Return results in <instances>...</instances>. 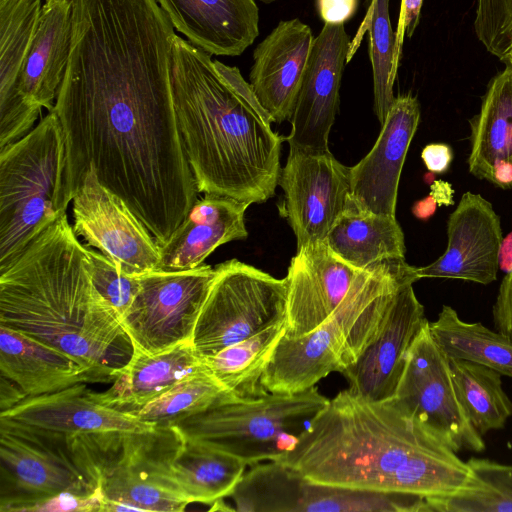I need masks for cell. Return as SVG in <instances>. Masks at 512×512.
Returning <instances> with one entry per match:
<instances>
[{
    "mask_svg": "<svg viewBox=\"0 0 512 512\" xmlns=\"http://www.w3.org/2000/svg\"><path fill=\"white\" fill-rule=\"evenodd\" d=\"M72 41L53 111L68 201L90 167L165 243L197 200L173 103L174 27L157 0H70Z\"/></svg>",
    "mask_w": 512,
    "mask_h": 512,
    "instance_id": "obj_1",
    "label": "cell"
},
{
    "mask_svg": "<svg viewBox=\"0 0 512 512\" xmlns=\"http://www.w3.org/2000/svg\"><path fill=\"white\" fill-rule=\"evenodd\" d=\"M310 482L357 491L444 498L474 488L467 462L391 399L347 389L280 461Z\"/></svg>",
    "mask_w": 512,
    "mask_h": 512,
    "instance_id": "obj_2",
    "label": "cell"
},
{
    "mask_svg": "<svg viewBox=\"0 0 512 512\" xmlns=\"http://www.w3.org/2000/svg\"><path fill=\"white\" fill-rule=\"evenodd\" d=\"M171 88L177 126L198 193L249 205L274 196L282 137L239 69L176 35Z\"/></svg>",
    "mask_w": 512,
    "mask_h": 512,
    "instance_id": "obj_3",
    "label": "cell"
},
{
    "mask_svg": "<svg viewBox=\"0 0 512 512\" xmlns=\"http://www.w3.org/2000/svg\"><path fill=\"white\" fill-rule=\"evenodd\" d=\"M0 324L72 357L91 383L113 382L133 351L66 213L0 269Z\"/></svg>",
    "mask_w": 512,
    "mask_h": 512,
    "instance_id": "obj_4",
    "label": "cell"
},
{
    "mask_svg": "<svg viewBox=\"0 0 512 512\" xmlns=\"http://www.w3.org/2000/svg\"><path fill=\"white\" fill-rule=\"evenodd\" d=\"M405 259L373 264L358 274L334 314L315 330L278 341L261 382L271 393L295 394L354 365L377 339L400 284L418 280Z\"/></svg>",
    "mask_w": 512,
    "mask_h": 512,
    "instance_id": "obj_5",
    "label": "cell"
},
{
    "mask_svg": "<svg viewBox=\"0 0 512 512\" xmlns=\"http://www.w3.org/2000/svg\"><path fill=\"white\" fill-rule=\"evenodd\" d=\"M66 151L53 111L0 149V269L66 213Z\"/></svg>",
    "mask_w": 512,
    "mask_h": 512,
    "instance_id": "obj_6",
    "label": "cell"
},
{
    "mask_svg": "<svg viewBox=\"0 0 512 512\" xmlns=\"http://www.w3.org/2000/svg\"><path fill=\"white\" fill-rule=\"evenodd\" d=\"M181 438L177 426L65 435L73 461L104 498L131 504L142 512H181L189 505L171 468Z\"/></svg>",
    "mask_w": 512,
    "mask_h": 512,
    "instance_id": "obj_7",
    "label": "cell"
},
{
    "mask_svg": "<svg viewBox=\"0 0 512 512\" xmlns=\"http://www.w3.org/2000/svg\"><path fill=\"white\" fill-rule=\"evenodd\" d=\"M329 400L316 386L295 394L268 392L254 400L215 405L174 426L184 436L253 466L280 461L292 451Z\"/></svg>",
    "mask_w": 512,
    "mask_h": 512,
    "instance_id": "obj_8",
    "label": "cell"
},
{
    "mask_svg": "<svg viewBox=\"0 0 512 512\" xmlns=\"http://www.w3.org/2000/svg\"><path fill=\"white\" fill-rule=\"evenodd\" d=\"M215 269L192 335L201 357L284 322L286 315L285 278L277 279L237 259Z\"/></svg>",
    "mask_w": 512,
    "mask_h": 512,
    "instance_id": "obj_9",
    "label": "cell"
},
{
    "mask_svg": "<svg viewBox=\"0 0 512 512\" xmlns=\"http://www.w3.org/2000/svg\"><path fill=\"white\" fill-rule=\"evenodd\" d=\"M96 488L73 461L65 435L0 417L1 512H25L61 492L89 495Z\"/></svg>",
    "mask_w": 512,
    "mask_h": 512,
    "instance_id": "obj_10",
    "label": "cell"
},
{
    "mask_svg": "<svg viewBox=\"0 0 512 512\" xmlns=\"http://www.w3.org/2000/svg\"><path fill=\"white\" fill-rule=\"evenodd\" d=\"M230 497L240 512H427L424 497L316 484L276 461L253 465Z\"/></svg>",
    "mask_w": 512,
    "mask_h": 512,
    "instance_id": "obj_11",
    "label": "cell"
},
{
    "mask_svg": "<svg viewBox=\"0 0 512 512\" xmlns=\"http://www.w3.org/2000/svg\"><path fill=\"white\" fill-rule=\"evenodd\" d=\"M391 400L454 451L485 449L483 436L473 427L460 402L450 358L434 340L429 321L407 352Z\"/></svg>",
    "mask_w": 512,
    "mask_h": 512,
    "instance_id": "obj_12",
    "label": "cell"
},
{
    "mask_svg": "<svg viewBox=\"0 0 512 512\" xmlns=\"http://www.w3.org/2000/svg\"><path fill=\"white\" fill-rule=\"evenodd\" d=\"M215 275V267L204 263L188 270L138 275L139 291L121 317L132 347L155 354L192 340Z\"/></svg>",
    "mask_w": 512,
    "mask_h": 512,
    "instance_id": "obj_13",
    "label": "cell"
},
{
    "mask_svg": "<svg viewBox=\"0 0 512 512\" xmlns=\"http://www.w3.org/2000/svg\"><path fill=\"white\" fill-rule=\"evenodd\" d=\"M278 185L280 209L297 240V249L325 241L350 200L349 167L329 151L289 148Z\"/></svg>",
    "mask_w": 512,
    "mask_h": 512,
    "instance_id": "obj_14",
    "label": "cell"
},
{
    "mask_svg": "<svg viewBox=\"0 0 512 512\" xmlns=\"http://www.w3.org/2000/svg\"><path fill=\"white\" fill-rule=\"evenodd\" d=\"M73 231L122 272L140 275L159 270L155 238L122 198L98 180L92 167L73 198Z\"/></svg>",
    "mask_w": 512,
    "mask_h": 512,
    "instance_id": "obj_15",
    "label": "cell"
},
{
    "mask_svg": "<svg viewBox=\"0 0 512 512\" xmlns=\"http://www.w3.org/2000/svg\"><path fill=\"white\" fill-rule=\"evenodd\" d=\"M350 41L344 24L330 23L313 39L285 138L289 148L329 150Z\"/></svg>",
    "mask_w": 512,
    "mask_h": 512,
    "instance_id": "obj_16",
    "label": "cell"
},
{
    "mask_svg": "<svg viewBox=\"0 0 512 512\" xmlns=\"http://www.w3.org/2000/svg\"><path fill=\"white\" fill-rule=\"evenodd\" d=\"M447 247L434 262L416 267L421 278L488 285L497 279L503 239L500 217L482 195L465 192L447 220Z\"/></svg>",
    "mask_w": 512,
    "mask_h": 512,
    "instance_id": "obj_17",
    "label": "cell"
},
{
    "mask_svg": "<svg viewBox=\"0 0 512 512\" xmlns=\"http://www.w3.org/2000/svg\"><path fill=\"white\" fill-rule=\"evenodd\" d=\"M360 272L340 258L326 240L297 249L285 277V335L302 336L326 322Z\"/></svg>",
    "mask_w": 512,
    "mask_h": 512,
    "instance_id": "obj_18",
    "label": "cell"
},
{
    "mask_svg": "<svg viewBox=\"0 0 512 512\" xmlns=\"http://www.w3.org/2000/svg\"><path fill=\"white\" fill-rule=\"evenodd\" d=\"M419 121L417 98L410 94L396 97L372 149L349 167V202L353 206L396 217L400 176Z\"/></svg>",
    "mask_w": 512,
    "mask_h": 512,
    "instance_id": "obj_19",
    "label": "cell"
},
{
    "mask_svg": "<svg viewBox=\"0 0 512 512\" xmlns=\"http://www.w3.org/2000/svg\"><path fill=\"white\" fill-rule=\"evenodd\" d=\"M413 283L406 280L400 284L379 336L357 362L342 373L349 382L350 393L372 401L393 397L407 352L428 322Z\"/></svg>",
    "mask_w": 512,
    "mask_h": 512,
    "instance_id": "obj_20",
    "label": "cell"
},
{
    "mask_svg": "<svg viewBox=\"0 0 512 512\" xmlns=\"http://www.w3.org/2000/svg\"><path fill=\"white\" fill-rule=\"evenodd\" d=\"M313 39L300 19L283 20L253 51L249 83L272 122L290 120Z\"/></svg>",
    "mask_w": 512,
    "mask_h": 512,
    "instance_id": "obj_21",
    "label": "cell"
},
{
    "mask_svg": "<svg viewBox=\"0 0 512 512\" xmlns=\"http://www.w3.org/2000/svg\"><path fill=\"white\" fill-rule=\"evenodd\" d=\"M41 8L40 0H0V149L29 133L41 114L19 89Z\"/></svg>",
    "mask_w": 512,
    "mask_h": 512,
    "instance_id": "obj_22",
    "label": "cell"
},
{
    "mask_svg": "<svg viewBox=\"0 0 512 512\" xmlns=\"http://www.w3.org/2000/svg\"><path fill=\"white\" fill-rule=\"evenodd\" d=\"M85 383L40 396H27L0 417L63 435L143 432L156 426L98 403Z\"/></svg>",
    "mask_w": 512,
    "mask_h": 512,
    "instance_id": "obj_23",
    "label": "cell"
},
{
    "mask_svg": "<svg viewBox=\"0 0 512 512\" xmlns=\"http://www.w3.org/2000/svg\"><path fill=\"white\" fill-rule=\"evenodd\" d=\"M174 29L210 55L239 56L259 35L255 0H157Z\"/></svg>",
    "mask_w": 512,
    "mask_h": 512,
    "instance_id": "obj_24",
    "label": "cell"
},
{
    "mask_svg": "<svg viewBox=\"0 0 512 512\" xmlns=\"http://www.w3.org/2000/svg\"><path fill=\"white\" fill-rule=\"evenodd\" d=\"M249 204L205 194L197 199L170 238L158 245L159 270L196 268L219 246L248 236L245 211Z\"/></svg>",
    "mask_w": 512,
    "mask_h": 512,
    "instance_id": "obj_25",
    "label": "cell"
},
{
    "mask_svg": "<svg viewBox=\"0 0 512 512\" xmlns=\"http://www.w3.org/2000/svg\"><path fill=\"white\" fill-rule=\"evenodd\" d=\"M202 366L192 340L155 354L133 348L128 362L115 371L111 387L90 394L106 407L131 414Z\"/></svg>",
    "mask_w": 512,
    "mask_h": 512,
    "instance_id": "obj_26",
    "label": "cell"
},
{
    "mask_svg": "<svg viewBox=\"0 0 512 512\" xmlns=\"http://www.w3.org/2000/svg\"><path fill=\"white\" fill-rule=\"evenodd\" d=\"M72 41L70 0H45L19 78V89L33 106L51 111L65 75Z\"/></svg>",
    "mask_w": 512,
    "mask_h": 512,
    "instance_id": "obj_27",
    "label": "cell"
},
{
    "mask_svg": "<svg viewBox=\"0 0 512 512\" xmlns=\"http://www.w3.org/2000/svg\"><path fill=\"white\" fill-rule=\"evenodd\" d=\"M0 373L17 383L27 396L91 383L88 370L72 357L1 324Z\"/></svg>",
    "mask_w": 512,
    "mask_h": 512,
    "instance_id": "obj_28",
    "label": "cell"
},
{
    "mask_svg": "<svg viewBox=\"0 0 512 512\" xmlns=\"http://www.w3.org/2000/svg\"><path fill=\"white\" fill-rule=\"evenodd\" d=\"M326 242L340 258L359 270L385 260L405 259L404 233L396 217L363 211L350 202Z\"/></svg>",
    "mask_w": 512,
    "mask_h": 512,
    "instance_id": "obj_29",
    "label": "cell"
},
{
    "mask_svg": "<svg viewBox=\"0 0 512 512\" xmlns=\"http://www.w3.org/2000/svg\"><path fill=\"white\" fill-rule=\"evenodd\" d=\"M505 64L489 82L479 113L469 120V172L487 181L496 161H512V66Z\"/></svg>",
    "mask_w": 512,
    "mask_h": 512,
    "instance_id": "obj_30",
    "label": "cell"
},
{
    "mask_svg": "<svg viewBox=\"0 0 512 512\" xmlns=\"http://www.w3.org/2000/svg\"><path fill=\"white\" fill-rule=\"evenodd\" d=\"M246 466L240 459L183 434L171 463L174 480L188 503L210 505L230 497Z\"/></svg>",
    "mask_w": 512,
    "mask_h": 512,
    "instance_id": "obj_31",
    "label": "cell"
},
{
    "mask_svg": "<svg viewBox=\"0 0 512 512\" xmlns=\"http://www.w3.org/2000/svg\"><path fill=\"white\" fill-rule=\"evenodd\" d=\"M283 334L285 321L202 357L203 365L238 400L258 399L268 393L261 379Z\"/></svg>",
    "mask_w": 512,
    "mask_h": 512,
    "instance_id": "obj_32",
    "label": "cell"
},
{
    "mask_svg": "<svg viewBox=\"0 0 512 512\" xmlns=\"http://www.w3.org/2000/svg\"><path fill=\"white\" fill-rule=\"evenodd\" d=\"M431 334L450 359L465 360L512 378V338L482 323L462 320L448 305L429 322Z\"/></svg>",
    "mask_w": 512,
    "mask_h": 512,
    "instance_id": "obj_33",
    "label": "cell"
},
{
    "mask_svg": "<svg viewBox=\"0 0 512 512\" xmlns=\"http://www.w3.org/2000/svg\"><path fill=\"white\" fill-rule=\"evenodd\" d=\"M390 0H365L366 14L350 41L347 63L358 50L365 32L369 35V57L373 75V110L382 125L395 96L393 85L396 79L395 34L392 29Z\"/></svg>",
    "mask_w": 512,
    "mask_h": 512,
    "instance_id": "obj_34",
    "label": "cell"
},
{
    "mask_svg": "<svg viewBox=\"0 0 512 512\" xmlns=\"http://www.w3.org/2000/svg\"><path fill=\"white\" fill-rule=\"evenodd\" d=\"M460 402L480 435L505 426L512 416V401L502 387L501 374L486 366L450 359Z\"/></svg>",
    "mask_w": 512,
    "mask_h": 512,
    "instance_id": "obj_35",
    "label": "cell"
},
{
    "mask_svg": "<svg viewBox=\"0 0 512 512\" xmlns=\"http://www.w3.org/2000/svg\"><path fill=\"white\" fill-rule=\"evenodd\" d=\"M230 401L241 400L224 388L203 365L131 415L155 426H174Z\"/></svg>",
    "mask_w": 512,
    "mask_h": 512,
    "instance_id": "obj_36",
    "label": "cell"
},
{
    "mask_svg": "<svg viewBox=\"0 0 512 512\" xmlns=\"http://www.w3.org/2000/svg\"><path fill=\"white\" fill-rule=\"evenodd\" d=\"M467 463L476 486L449 497L427 499V512H512V465L475 457Z\"/></svg>",
    "mask_w": 512,
    "mask_h": 512,
    "instance_id": "obj_37",
    "label": "cell"
},
{
    "mask_svg": "<svg viewBox=\"0 0 512 512\" xmlns=\"http://www.w3.org/2000/svg\"><path fill=\"white\" fill-rule=\"evenodd\" d=\"M473 26L489 53L503 62L512 54V0H477Z\"/></svg>",
    "mask_w": 512,
    "mask_h": 512,
    "instance_id": "obj_38",
    "label": "cell"
},
{
    "mask_svg": "<svg viewBox=\"0 0 512 512\" xmlns=\"http://www.w3.org/2000/svg\"><path fill=\"white\" fill-rule=\"evenodd\" d=\"M88 253L91 258L92 279L101 295L122 316L130 308L139 291L138 275L122 272L109 258L96 252L91 247Z\"/></svg>",
    "mask_w": 512,
    "mask_h": 512,
    "instance_id": "obj_39",
    "label": "cell"
},
{
    "mask_svg": "<svg viewBox=\"0 0 512 512\" xmlns=\"http://www.w3.org/2000/svg\"><path fill=\"white\" fill-rule=\"evenodd\" d=\"M104 496L99 487L89 495L61 492L26 509L25 512L101 511Z\"/></svg>",
    "mask_w": 512,
    "mask_h": 512,
    "instance_id": "obj_40",
    "label": "cell"
},
{
    "mask_svg": "<svg viewBox=\"0 0 512 512\" xmlns=\"http://www.w3.org/2000/svg\"><path fill=\"white\" fill-rule=\"evenodd\" d=\"M492 312L497 331L512 338V272L503 278Z\"/></svg>",
    "mask_w": 512,
    "mask_h": 512,
    "instance_id": "obj_41",
    "label": "cell"
},
{
    "mask_svg": "<svg viewBox=\"0 0 512 512\" xmlns=\"http://www.w3.org/2000/svg\"><path fill=\"white\" fill-rule=\"evenodd\" d=\"M423 0H401L400 14L395 34L396 60L399 62L404 37H411L419 23Z\"/></svg>",
    "mask_w": 512,
    "mask_h": 512,
    "instance_id": "obj_42",
    "label": "cell"
},
{
    "mask_svg": "<svg viewBox=\"0 0 512 512\" xmlns=\"http://www.w3.org/2000/svg\"><path fill=\"white\" fill-rule=\"evenodd\" d=\"M359 0H316L317 11L324 23L344 24L357 11Z\"/></svg>",
    "mask_w": 512,
    "mask_h": 512,
    "instance_id": "obj_43",
    "label": "cell"
},
{
    "mask_svg": "<svg viewBox=\"0 0 512 512\" xmlns=\"http://www.w3.org/2000/svg\"><path fill=\"white\" fill-rule=\"evenodd\" d=\"M421 158L430 172L443 174L453 160V150L446 143H430L423 148Z\"/></svg>",
    "mask_w": 512,
    "mask_h": 512,
    "instance_id": "obj_44",
    "label": "cell"
},
{
    "mask_svg": "<svg viewBox=\"0 0 512 512\" xmlns=\"http://www.w3.org/2000/svg\"><path fill=\"white\" fill-rule=\"evenodd\" d=\"M27 397L22 388L10 378L0 373V409L1 412L13 408Z\"/></svg>",
    "mask_w": 512,
    "mask_h": 512,
    "instance_id": "obj_45",
    "label": "cell"
},
{
    "mask_svg": "<svg viewBox=\"0 0 512 512\" xmlns=\"http://www.w3.org/2000/svg\"><path fill=\"white\" fill-rule=\"evenodd\" d=\"M488 181L501 189L512 188V161L498 160L490 171Z\"/></svg>",
    "mask_w": 512,
    "mask_h": 512,
    "instance_id": "obj_46",
    "label": "cell"
},
{
    "mask_svg": "<svg viewBox=\"0 0 512 512\" xmlns=\"http://www.w3.org/2000/svg\"><path fill=\"white\" fill-rule=\"evenodd\" d=\"M453 193L452 186L448 182L437 180L431 185L430 194L440 206L453 204Z\"/></svg>",
    "mask_w": 512,
    "mask_h": 512,
    "instance_id": "obj_47",
    "label": "cell"
},
{
    "mask_svg": "<svg viewBox=\"0 0 512 512\" xmlns=\"http://www.w3.org/2000/svg\"><path fill=\"white\" fill-rule=\"evenodd\" d=\"M437 206V201L431 194H429L425 198L414 203L412 206V213L420 220H427L435 213Z\"/></svg>",
    "mask_w": 512,
    "mask_h": 512,
    "instance_id": "obj_48",
    "label": "cell"
},
{
    "mask_svg": "<svg viewBox=\"0 0 512 512\" xmlns=\"http://www.w3.org/2000/svg\"><path fill=\"white\" fill-rule=\"evenodd\" d=\"M499 269L506 274L512 272V232L502 239L499 251Z\"/></svg>",
    "mask_w": 512,
    "mask_h": 512,
    "instance_id": "obj_49",
    "label": "cell"
},
{
    "mask_svg": "<svg viewBox=\"0 0 512 512\" xmlns=\"http://www.w3.org/2000/svg\"><path fill=\"white\" fill-rule=\"evenodd\" d=\"M504 62L512 66V54Z\"/></svg>",
    "mask_w": 512,
    "mask_h": 512,
    "instance_id": "obj_50",
    "label": "cell"
},
{
    "mask_svg": "<svg viewBox=\"0 0 512 512\" xmlns=\"http://www.w3.org/2000/svg\"><path fill=\"white\" fill-rule=\"evenodd\" d=\"M259 1H261V2H263V3H271V2H274V1H276V0H259Z\"/></svg>",
    "mask_w": 512,
    "mask_h": 512,
    "instance_id": "obj_51",
    "label": "cell"
}]
</instances>
